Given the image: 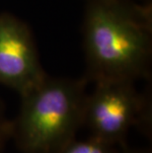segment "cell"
Returning <instances> with one entry per match:
<instances>
[{
    "label": "cell",
    "instance_id": "6da1fadb",
    "mask_svg": "<svg viewBox=\"0 0 152 153\" xmlns=\"http://www.w3.org/2000/svg\"><path fill=\"white\" fill-rule=\"evenodd\" d=\"M88 81L134 82L147 76L151 9L125 0H89L84 20Z\"/></svg>",
    "mask_w": 152,
    "mask_h": 153
},
{
    "label": "cell",
    "instance_id": "7a4b0ae2",
    "mask_svg": "<svg viewBox=\"0 0 152 153\" xmlns=\"http://www.w3.org/2000/svg\"><path fill=\"white\" fill-rule=\"evenodd\" d=\"M85 77L46 78L21 96L20 113L12 123V137L24 153H59L76 138L83 125Z\"/></svg>",
    "mask_w": 152,
    "mask_h": 153
},
{
    "label": "cell",
    "instance_id": "3957f363",
    "mask_svg": "<svg viewBox=\"0 0 152 153\" xmlns=\"http://www.w3.org/2000/svg\"><path fill=\"white\" fill-rule=\"evenodd\" d=\"M147 101L136 91L134 82L104 80L95 82V89L87 95L82 126L91 136L125 147L129 129L147 123Z\"/></svg>",
    "mask_w": 152,
    "mask_h": 153
},
{
    "label": "cell",
    "instance_id": "277c9868",
    "mask_svg": "<svg viewBox=\"0 0 152 153\" xmlns=\"http://www.w3.org/2000/svg\"><path fill=\"white\" fill-rule=\"evenodd\" d=\"M47 75L28 25L14 15L1 13L0 84L23 96L38 86Z\"/></svg>",
    "mask_w": 152,
    "mask_h": 153
},
{
    "label": "cell",
    "instance_id": "5b68a950",
    "mask_svg": "<svg viewBox=\"0 0 152 153\" xmlns=\"http://www.w3.org/2000/svg\"><path fill=\"white\" fill-rule=\"evenodd\" d=\"M125 147L106 142L90 135L87 139L74 138L61 149L59 153H124Z\"/></svg>",
    "mask_w": 152,
    "mask_h": 153
},
{
    "label": "cell",
    "instance_id": "8992f818",
    "mask_svg": "<svg viewBox=\"0 0 152 153\" xmlns=\"http://www.w3.org/2000/svg\"><path fill=\"white\" fill-rule=\"evenodd\" d=\"M12 137V123L5 118L0 107V153L3 151L6 143Z\"/></svg>",
    "mask_w": 152,
    "mask_h": 153
},
{
    "label": "cell",
    "instance_id": "52a82bcc",
    "mask_svg": "<svg viewBox=\"0 0 152 153\" xmlns=\"http://www.w3.org/2000/svg\"><path fill=\"white\" fill-rule=\"evenodd\" d=\"M124 153H148L147 151H129L128 149H125Z\"/></svg>",
    "mask_w": 152,
    "mask_h": 153
}]
</instances>
